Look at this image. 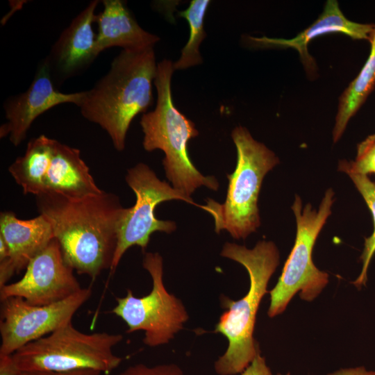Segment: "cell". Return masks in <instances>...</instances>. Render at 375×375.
<instances>
[{
    "label": "cell",
    "instance_id": "44dd1931",
    "mask_svg": "<svg viewBox=\"0 0 375 375\" xmlns=\"http://www.w3.org/2000/svg\"><path fill=\"white\" fill-rule=\"evenodd\" d=\"M338 169L347 175L375 174V134L367 136L358 144L354 161L340 160Z\"/></svg>",
    "mask_w": 375,
    "mask_h": 375
},
{
    "label": "cell",
    "instance_id": "cb8c5ba5",
    "mask_svg": "<svg viewBox=\"0 0 375 375\" xmlns=\"http://www.w3.org/2000/svg\"><path fill=\"white\" fill-rule=\"evenodd\" d=\"M101 372L92 369H80L66 372L33 371L22 372L19 375H100Z\"/></svg>",
    "mask_w": 375,
    "mask_h": 375
},
{
    "label": "cell",
    "instance_id": "ffe728a7",
    "mask_svg": "<svg viewBox=\"0 0 375 375\" xmlns=\"http://www.w3.org/2000/svg\"><path fill=\"white\" fill-rule=\"evenodd\" d=\"M348 176L363 197L374 220V231L369 237L365 239L364 249L360 256L362 263V269L358 277L353 283L358 288H360L366 284L367 269L375 253V183L372 182L367 175L349 174Z\"/></svg>",
    "mask_w": 375,
    "mask_h": 375
},
{
    "label": "cell",
    "instance_id": "e0dca14e",
    "mask_svg": "<svg viewBox=\"0 0 375 375\" xmlns=\"http://www.w3.org/2000/svg\"><path fill=\"white\" fill-rule=\"evenodd\" d=\"M103 8L97 15L98 25L95 51L99 54L111 47L122 50H143L153 47L160 38L144 30L121 0H103Z\"/></svg>",
    "mask_w": 375,
    "mask_h": 375
},
{
    "label": "cell",
    "instance_id": "7a4b0ae2",
    "mask_svg": "<svg viewBox=\"0 0 375 375\" xmlns=\"http://www.w3.org/2000/svg\"><path fill=\"white\" fill-rule=\"evenodd\" d=\"M157 65L153 47L122 50L108 72L84 91L78 106L82 116L104 130L119 151L125 148L133 119L152 103Z\"/></svg>",
    "mask_w": 375,
    "mask_h": 375
},
{
    "label": "cell",
    "instance_id": "ba28073f",
    "mask_svg": "<svg viewBox=\"0 0 375 375\" xmlns=\"http://www.w3.org/2000/svg\"><path fill=\"white\" fill-rule=\"evenodd\" d=\"M334 200V192L329 188L315 210L310 203L303 208L301 198L296 195L292 206L297 222L295 242L277 283L269 292V317L282 313L298 292L301 299L310 301L327 285L328 274L314 265L312 254L316 240L331 214Z\"/></svg>",
    "mask_w": 375,
    "mask_h": 375
},
{
    "label": "cell",
    "instance_id": "9a60e30c",
    "mask_svg": "<svg viewBox=\"0 0 375 375\" xmlns=\"http://www.w3.org/2000/svg\"><path fill=\"white\" fill-rule=\"evenodd\" d=\"M99 3L97 0L90 1L62 31L51 48L47 61L64 77L80 71L97 57L93 24Z\"/></svg>",
    "mask_w": 375,
    "mask_h": 375
},
{
    "label": "cell",
    "instance_id": "4fadbf2b",
    "mask_svg": "<svg viewBox=\"0 0 375 375\" xmlns=\"http://www.w3.org/2000/svg\"><path fill=\"white\" fill-rule=\"evenodd\" d=\"M84 91L63 93L53 85L51 69L47 60L38 67L28 89L7 99L3 105L6 122L0 127V138L8 137L19 146L26 138L33 122L42 114L63 103L78 106Z\"/></svg>",
    "mask_w": 375,
    "mask_h": 375
},
{
    "label": "cell",
    "instance_id": "d6986e66",
    "mask_svg": "<svg viewBox=\"0 0 375 375\" xmlns=\"http://www.w3.org/2000/svg\"><path fill=\"white\" fill-rule=\"evenodd\" d=\"M210 3V1L208 0H193L187 9L178 12V16L185 18L188 22L190 37L181 50L180 58L174 63V70L185 69L202 63L199 46L206 36L204 18Z\"/></svg>",
    "mask_w": 375,
    "mask_h": 375
},
{
    "label": "cell",
    "instance_id": "3957f363",
    "mask_svg": "<svg viewBox=\"0 0 375 375\" xmlns=\"http://www.w3.org/2000/svg\"><path fill=\"white\" fill-rule=\"evenodd\" d=\"M221 256L241 264L249 276V288L240 299L222 295V306L226 309L219 317L215 332L227 338L228 347L215 362L218 375H238L260 353L253 332L256 314L267 292L270 278L279 264V252L271 241H260L253 249L226 242Z\"/></svg>",
    "mask_w": 375,
    "mask_h": 375
},
{
    "label": "cell",
    "instance_id": "7402d4cb",
    "mask_svg": "<svg viewBox=\"0 0 375 375\" xmlns=\"http://www.w3.org/2000/svg\"><path fill=\"white\" fill-rule=\"evenodd\" d=\"M117 375H184L181 368L174 364L147 366L144 364L132 365Z\"/></svg>",
    "mask_w": 375,
    "mask_h": 375
},
{
    "label": "cell",
    "instance_id": "5b68a950",
    "mask_svg": "<svg viewBox=\"0 0 375 375\" xmlns=\"http://www.w3.org/2000/svg\"><path fill=\"white\" fill-rule=\"evenodd\" d=\"M122 339L121 334L85 333L69 322L10 356H0V375L80 369H92L108 374L122 361L112 352V348Z\"/></svg>",
    "mask_w": 375,
    "mask_h": 375
},
{
    "label": "cell",
    "instance_id": "2e32d148",
    "mask_svg": "<svg viewBox=\"0 0 375 375\" xmlns=\"http://www.w3.org/2000/svg\"><path fill=\"white\" fill-rule=\"evenodd\" d=\"M375 24H360L348 19L341 11L338 2L328 0L318 18L308 28L293 38H250L256 44L268 47L292 48L296 49L306 71L312 74L316 63L308 51L309 42L314 38L331 33H344L354 40H369Z\"/></svg>",
    "mask_w": 375,
    "mask_h": 375
},
{
    "label": "cell",
    "instance_id": "9c48e42d",
    "mask_svg": "<svg viewBox=\"0 0 375 375\" xmlns=\"http://www.w3.org/2000/svg\"><path fill=\"white\" fill-rule=\"evenodd\" d=\"M142 266L152 279L151 292L136 297L131 290H127L124 297L116 298L112 312L126 324V333L144 331V343L153 347L169 343L183 328L189 315L183 302L164 285L162 256L158 253H145Z\"/></svg>",
    "mask_w": 375,
    "mask_h": 375
},
{
    "label": "cell",
    "instance_id": "ac0fdd59",
    "mask_svg": "<svg viewBox=\"0 0 375 375\" xmlns=\"http://www.w3.org/2000/svg\"><path fill=\"white\" fill-rule=\"evenodd\" d=\"M369 42L370 52L367 61L357 76L340 97L333 129L335 143L340 139L349 120L360 108L375 87V26Z\"/></svg>",
    "mask_w": 375,
    "mask_h": 375
},
{
    "label": "cell",
    "instance_id": "6da1fadb",
    "mask_svg": "<svg viewBox=\"0 0 375 375\" xmlns=\"http://www.w3.org/2000/svg\"><path fill=\"white\" fill-rule=\"evenodd\" d=\"M40 214L51 224L65 262L94 280L110 270L126 208L115 194L102 191L81 197L60 194L35 196Z\"/></svg>",
    "mask_w": 375,
    "mask_h": 375
},
{
    "label": "cell",
    "instance_id": "277c9868",
    "mask_svg": "<svg viewBox=\"0 0 375 375\" xmlns=\"http://www.w3.org/2000/svg\"><path fill=\"white\" fill-rule=\"evenodd\" d=\"M174 63L163 59L157 65L154 85L157 91L155 109L142 115L140 125L142 144L147 151L160 149L165 153L162 165L172 187L188 197L202 185L217 190L219 183L212 176L202 175L192 162L188 141L199 132L194 124L175 107L171 90Z\"/></svg>",
    "mask_w": 375,
    "mask_h": 375
},
{
    "label": "cell",
    "instance_id": "52a82bcc",
    "mask_svg": "<svg viewBox=\"0 0 375 375\" xmlns=\"http://www.w3.org/2000/svg\"><path fill=\"white\" fill-rule=\"evenodd\" d=\"M8 172L25 194L81 197L103 191L79 149L44 135L28 142L24 155L15 159Z\"/></svg>",
    "mask_w": 375,
    "mask_h": 375
},
{
    "label": "cell",
    "instance_id": "7c38bea8",
    "mask_svg": "<svg viewBox=\"0 0 375 375\" xmlns=\"http://www.w3.org/2000/svg\"><path fill=\"white\" fill-rule=\"evenodd\" d=\"M21 279L0 288V299L17 297L35 306L64 300L82 288L54 238L28 263Z\"/></svg>",
    "mask_w": 375,
    "mask_h": 375
},
{
    "label": "cell",
    "instance_id": "8992f818",
    "mask_svg": "<svg viewBox=\"0 0 375 375\" xmlns=\"http://www.w3.org/2000/svg\"><path fill=\"white\" fill-rule=\"evenodd\" d=\"M231 137L237 150V163L234 172L227 175L225 201L219 203L208 198L206 204L199 208L213 217L216 233L226 230L239 240L245 239L260 226L258 199L261 185L279 159L243 126H236Z\"/></svg>",
    "mask_w": 375,
    "mask_h": 375
},
{
    "label": "cell",
    "instance_id": "8fae6325",
    "mask_svg": "<svg viewBox=\"0 0 375 375\" xmlns=\"http://www.w3.org/2000/svg\"><path fill=\"white\" fill-rule=\"evenodd\" d=\"M91 295L92 288L88 287L46 306L31 305L17 297L1 301L0 356H10L72 322L74 315Z\"/></svg>",
    "mask_w": 375,
    "mask_h": 375
},
{
    "label": "cell",
    "instance_id": "d4e9b609",
    "mask_svg": "<svg viewBox=\"0 0 375 375\" xmlns=\"http://www.w3.org/2000/svg\"><path fill=\"white\" fill-rule=\"evenodd\" d=\"M327 375H375L374 371H368L364 367L341 369Z\"/></svg>",
    "mask_w": 375,
    "mask_h": 375
},
{
    "label": "cell",
    "instance_id": "603a6c76",
    "mask_svg": "<svg viewBox=\"0 0 375 375\" xmlns=\"http://www.w3.org/2000/svg\"><path fill=\"white\" fill-rule=\"evenodd\" d=\"M238 375H274L267 365L265 358L260 353H258L251 364ZM276 375H290L288 372L285 374H278Z\"/></svg>",
    "mask_w": 375,
    "mask_h": 375
},
{
    "label": "cell",
    "instance_id": "5bb4252c",
    "mask_svg": "<svg viewBox=\"0 0 375 375\" xmlns=\"http://www.w3.org/2000/svg\"><path fill=\"white\" fill-rule=\"evenodd\" d=\"M54 238L51 222L42 214L21 219L13 212H1L0 238L7 246L8 258L0 262V288L14 274L26 269L29 262Z\"/></svg>",
    "mask_w": 375,
    "mask_h": 375
},
{
    "label": "cell",
    "instance_id": "30bf717a",
    "mask_svg": "<svg viewBox=\"0 0 375 375\" xmlns=\"http://www.w3.org/2000/svg\"><path fill=\"white\" fill-rule=\"evenodd\" d=\"M125 180L134 192L136 201L131 208H126L122 218L117 249L110 274H113L124 253L132 246L138 245L144 251L151 235L156 231L170 233L176 228L172 221L158 219L155 215L156 207L160 203L182 200L199 207L191 197L160 181L155 172L146 164L138 163L127 171Z\"/></svg>",
    "mask_w": 375,
    "mask_h": 375
}]
</instances>
